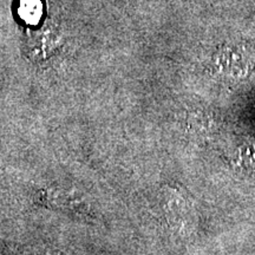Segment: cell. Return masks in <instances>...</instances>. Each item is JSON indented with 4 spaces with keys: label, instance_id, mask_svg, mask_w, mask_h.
Listing matches in <instances>:
<instances>
[{
    "label": "cell",
    "instance_id": "6da1fadb",
    "mask_svg": "<svg viewBox=\"0 0 255 255\" xmlns=\"http://www.w3.org/2000/svg\"><path fill=\"white\" fill-rule=\"evenodd\" d=\"M220 64L222 70L227 73H244L248 68V59L246 58L244 51L233 47L225 49L220 56Z\"/></svg>",
    "mask_w": 255,
    "mask_h": 255
},
{
    "label": "cell",
    "instance_id": "7a4b0ae2",
    "mask_svg": "<svg viewBox=\"0 0 255 255\" xmlns=\"http://www.w3.org/2000/svg\"><path fill=\"white\" fill-rule=\"evenodd\" d=\"M18 13L25 23L37 24L41 14V2L39 0H20Z\"/></svg>",
    "mask_w": 255,
    "mask_h": 255
}]
</instances>
